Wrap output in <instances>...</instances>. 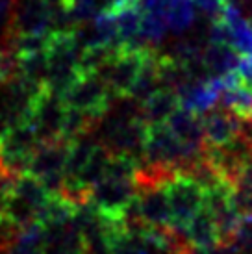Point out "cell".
I'll list each match as a JSON object with an SVG mask.
<instances>
[{
    "mask_svg": "<svg viewBox=\"0 0 252 254\" xmlns=\"http://www.w3.org/2000/svg\"><path fill=\"white\" fill-rule=\"evenodd\" d=\"M213 21V45H226L236 54H252V21L234 0L221 4Z\"/></svg>",
    "mask_w": 252,
    "mask_h": 254,
    "instance_id": "cell-1",
    "label": "cell"
},
{
    "mask_svg": "<svg viewBox=\"0 0 252 254\" xmlns=\"http://www.w3.org/2000/svg\"><path fill=\"white\" fill-rule=\"evenodd\" d=\"M60 99L67 108H76L100 119L108 110V87L97 72H80Z\"/></svg>",
    "mask_w": 252,
    "mask_h": 254,
    "instance_id": "cell-2",
    "label": "cell"
},
{
    "mask_svg": "<svg viewBox=\"0 0 252 254\" xmlns=\"http://www.w3.org/2000/svg\"><path fill=\"white\" fill-rule=\"evenodd\" d=\"M163 190L173 213V221L169 226L176 232H182L186 223L202 208L204 190L188 175H176L163 186Z\"/></svg>",
    "mask_w": 252,
    "mask_h": 254,
    "instance_id": "cell-3",
    "label": "cell"
},
{
    "mask_svg": "<svg viewBox=\"0 0 252 254\" xmlns=\"http://www.w3.org/2000/svg\"><path fill=\"white\" fill-rule=\"evenodd\" d=\"M135 197V182L133 180H119V178L102 177L91 186V202L102 215L123 217L125 208Z\"/></svg>",
    "mask_w": 252,
    "mask_h": 254,
    "instance_id": "cell-4",
    "label": "cell"
},
{
    "mask_svg": "<svg viewBox=\"0 0 252 254\" xmlns=\"http://www.w3.org/2000/svg\"><path fill=\"white\" fill-rule=\"evenodd\" d=\"M198 119H200L204 143L208 147H221L234 139L241 130V117L219 106L200 115Z\"/></svg>",
    "mask_w": 252,
    "mask_h": 254,
    "instance_id": "cell-5",
    "label": "cell"
},
{
    "mask_svg": "<svg viewBox=\"0 0 252 254\" xmlns=\"http://www.w3.org/2000/svg\"><path fill=\"white\" fill-rule=\"evenodd\" d=\"M193 249H211L219 245L217 228L211 215L204 208L189 219L180 232Z\"/></svg>",
    "mask_w": 252,
    "mask_h": 254,
    "instance_id": "cell-6",
    "label": "cell"
},
{
    "mask_svg": "<svg viewBox=\"0 0 252 254\" xmlns=\"http://www.w3.org/2000/svg\"><path fill=\"white\" fill-rule=\"evenodd\" d=\"M4 254H43L41 253V223L34 221L17 234L13 243Z\"/></svg>",
    "mask_w": 252,
    "mask_h": 254,
    "instance_id": "cell-7",
    "label": "cell"
},
{
    "mask_svg": "<svg viewBox=\"0 0 252 254\" xmlns=\"http://www.w3.org/2000/svg\"><path fill=\"white\" fill-rule=\"evenodd\" d=\"M232 71L238 74L243 84L252 87V54H238Z\"/></svg>",
    "mask_w": 252,
    "mask_h": 254,
    "instance_id": "cell-8",
    "label": "cell"
},
{
    "mask_svg": "<svg viewBox=\"0 0 252 254\" xmlns=\"http://www.w3.org/2000/svg\"><path fill=\"white\" fill-rule=\"evenodd\" d=\"M243 119H247V121H249V123H252V106L249 108V112H247V115H245V117H243Z\"/></svg>",
    "mask_w": 252,
    "mask_h": 254,
    "instance_id": "cell-9",
    "label": "cell"
},
{
    "mask_svg": "<svg viewBox=\"0 0 252 254\" xmlns=\"http://www.w3.org/2000/svg\"><path fill=\"white\" fill-rule=\"evenodd\" d=\"M223 2H228V0H223Z\"/></svg>",
    "mask_w": 252,
    "mask_h": 254,
    "instance_id": "cell-10",
    "label": "cell"
}]
</instances>
